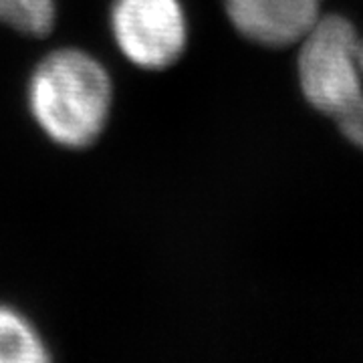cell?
<instances>
[{"mask_svg":"<svg viewBox=\"0 0 363 363\" xmlns=\"http://www.w3.org/2000/svg\"><path fill=\"white\" fill-rule=\"evenodd\" d=\"M33 121L52 143L89 147L101 138L113 107V83L99 59L81 49L47 52L26 85Z\"/></svg>","mask_w":363,"mask_h":363,"instance_id":"cell-1","label":"cell"},{"mask_svg":"<svg viewBox=\"0 0 363 363\" xmlns=\"http://www.w3.org/2000/svg\"><path fill=\"white\" fill-rule=\"evenodd\" d=\"M359 37L345 16L327 14L298 40V85L311 107L339 117L362 95Z\"/></svg>","mask_w":363,"mask_h":363,"instance_id":"cell-2","label":"cell"},{"mask_svg":"<svg viewBox=\"0 0 363 363\" xmlns=\"http://www.w3.org/2000/svg\"><path fill=\"white\" fill-rule=\"evenodd\" d=\"M109 28L125 61L143 71L168 69L188 45L182 0H113Z\"/></svg>","mask_w":363,"mask_h":363,"instance_id":"cell-3","label":"cell"},{"mask_svg":"<svg viewBox=\"0 0 363 363\" xmlns=\"http://www.w3.org/2000/svg\"><path fill=\"white\" fill-rule=\"evenodd\" d=\"M323 0H224L233 26L262 47L283 49L303 39L319 16Z\"/></svg>","mask_w":363,"mask_h":363,"instance_id":"cell-4","label":"cell"},{"mask_svg":"<svg viewBox=\"0 0 363 363\" xmlns=\"http://www.w3.org/2000/svg\"><path fill=\"white\" fill-rule=\"evenodd\" d=\"M51 359L37 327L21 311L0 305V363H43Z\"/></svg>","mask_w":363,"mask_h":363,"instance_id":"cell-5","label":"cell"},{"mask_svg":"<svg viewBox=\"0 0 363 363\" xmlns=\"http://www.w3.org/2000/svg\"><path fill=\"white\" fill-rule=\"evenodd\" d=\"M57 21L55 0H0V25L28 37L49 35Z\"/></svg>","mask_w":363,"mask_h":363,"instance_id":"cell-6","label":"cell"},{"mask_svg":"<svg viewBox=\"0 0 363 363\" xmlns=\"http://www.w3.org/2000/svg\"><path fill=\"white\" fill-rule=\"evenodd\" d=\"M359 71L363 79V39L359 40ZM339 123V130L343 131V135L350 140L353 145H357L363 150V87L362 95L355 99V104L350 109H345L339 117H335Z\"/></svg>","mask_w":363,"mask_h":363,"instance_id":"cell-7","label":"cell"}]
</instances>
